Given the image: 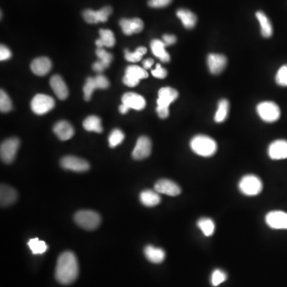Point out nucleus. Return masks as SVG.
I'll return each mask as SVG.
<instances>
[{"label": "nucleus", "instance_id": "obj_36", "mask_svg": "<svg viewBox=\"0 0 287 287\" xmlns=\"http://www.w3.org/2000/svg\"><path fill=\"white\" fill-rule=\"evenodd\" d=\"M228 278V276L222 270H214L210 276V282L213 286H218L222 282H224Z\"/></svg>", "mask_w": 287, "mask_h": 287}, {"label": "nucleus", "instance_id": "obj_14", "mask_svg": "<svg viewBox=\"0 0 287 287\" xmlns=\"http://www.w3.org/2000/svg\"><path fill=\"white\" fill-rule=\"evenodd\" d=\"M154 188L158 193L170 196H176L181 193V188L179 185L170 180H160L156 183Z\"/></svg>", "mask_w": 287, "mask_h": 287}, {"label": "nucleus", "instance_id": "obj_29", "mask_svg": "<svg viewBox=\"0 0 287 287\" xmlns=\"http://www.w3.org/2000/svg\"><path fill=\"white\" fill-rule=\"evenodd\" d=\"M230 103L226 99H221L218 103V108L214 115V122L216 123H222L225 122L228 116Z\"/></svg>", "mask_w": 287, "mask_h": 287}, {"label": "nucleus", "instance_id": "obj_5", "mask_svg": "<svg viewBox=\"0 0 287 287\" xmlns=\"http://www.w3.org/2000/svg\"><path fill=\"white\" fill-rule=\"evenodd\" d=\"M256 110L262 120L268 123L277 122L281 116L278 106L273 102H262L257 106Z\"/></svg>", "mask_w": 287, "mask_h": 287}, {"label": "nucleus", "instance_id": "obj_35", "mask_svg": "<svg viewBox=\"0 0 287 287\" xmlns=\"http://www.w3.org/2000/svg\"><path fill=\"white\" fill-rule=\"evenodd\" d=\"M12 102L10 96L5 91H0V110L2 112H10L12 110Z\"/></svg>", "mask_w": 287, "mask_h": 287}, {"label": "nucleus", "instance_id": "obj_38", "mask_svg": "<svg viewBox=\"0 0 287 287\" xmlns=\"http://www.w3.org/2000/svg\"><path fill=\"white\" fill-rule=\"evenodd\" d=\"M112 13V9L111 6H104L100 10H96V20L98 22H104L108 20V16Z\"/></svg>", "mask_w": 287, "mask_h": 287}, {"label": "nucleus", "instance_id": "obj_37", "mask_svg": "<svg viewBox=\"0 0 287 287\" xmlns=\"http://www.w3.org/2000/svg\"><path fill=\"white\" fill-rule=\"evenodd\" d=\"M276 81L280 86H287V65L280 67L276 74Z\"/></svg>", "mask_w": 287, "mask_h": 287}, {"label": "nucleus", "instance_id": "obj_26", "mask_svg": "<svg viewBox=\"0 0 287 287\" xmlns=\"http://www.w3.org/2000/svg\"><path fill=\"white\" fill-rule=\"evenodd\" d=\"M100 34V38L96 40V44L98 48H102L103 46L106 48H112L115 45L116 40H115L114 34L112 30L108 29H100L99 30Z\"/></svg>", "mask_w": 287, "mask_h": 287}, {"label": "nucleus", "instance_id": "obj_43", "mask_svg": "<svg viewBox=\"0 0 287 287\" xmlns=\"http://www.w3.org/2000/svg\"><path fill=\"white\" fill-rule=\"evenodd\" d=\"M12 58V52L6 48V46L1 45L0 46V60L6 61Z\"/></svg>", "mask_w": 287, "mask_h": 287}, {"label": "nucleus", "instance_id": "obj_4", "mask_svg": "<svg viewBox=\"0 0 287 287\" xmlns=\"http://www.w3.org/2000/svg\"><path fill=\"white\" fill-rule=\"evenodd\" d=\"M75 222L86 230H92L100 225V217L94 210H79L74 216Z\"/></svg>", "mask_w": 287, "mask_h": 287}, {"label": "nucleus", "instance_id": "obj_15", "mask_svg": "<svg viewBox=\"0 0 287 287\" xmlns=\"http://www.w3.org/2000/svg\"><path fill=\"white\" fill-rule=\"evenodd\" d=\"M179 96V92L172 87H163L158 92V106L170 108Z\"/></svg>", "mask_w": 287, "mask_h": 287}, {"label": "nucleus", "instance_id": "obj_19", "mask_svg": "<svg viewBox=\"0 0 287 287\" xmlns=\"http://www.w3.org/2000/svg\"><path fill=\"white\" fill-rule=\"evenodd\" d=\"M52 61L46 57H40L34 59L30 64V69L38 76H45L52 70Z\"/></svg>", "mask_w": 287, "mask_h": 287}, {"label": "nucleus", "instance_id": "obj_21", "mask_svg": "<svg viewBox=\"0 0 287 287\" xmlns=\"http://www.w3.org/2000/svg\"><path fill=\"white\" fill-rule=\"evenodd\" d=\"M54 132L61 140H70L74 134V130L66 120H60L54 127Z\"/></svg>", "mask_w": 287, "mask_h": 287}, {"label": "nucleus", "instance_id": "obj_12", "mask_svg": "<svg viewBox=\"0 0 287 287\" xmlns=\"http://www.w3.org/2000/svg\"><path fill=\"white\" fill-rule=\"evenodd\" d=\"M152 152V142L147 136H140L136 142V146L132 151V158L136 160L148 158Z\"/></svg>", "mask_w": 287, "mask_h": 287}, {"label": "nucleus", "instance_id": "obj_16", "mask_svg": "<svg viewBox=\"0 0 287 287\" xmlns=\"http://www.w3.org/2000/svg\"><path fill=\"white\" fill-rule=\"evenodd\" d=\"M268 156L272 160L287 159V140H276L268 148Z\"/></svg>", "mask_w": 287, "mask_h": 287}, {"label": "nucleus", "instance_id": "obj_13", "mask_svg": "<svg viewBox=\"0 0 287 287\" xmlns=\"http://www.w3.org/2000/svg\"><path fill=\"white\" fill-rule=\"evenodd\" d=\"M208 66L210 74L214 75L220 74L224 70L228 63L226 56L220 54H210L208 56Z\"/></svg>", "mask_w": 287, "mask_h": 287}, {"label": "nucleus", "instance_id": "obj_27", "mask_svg": "<svg viewBox=\"0 0 287 287\" xmlns=\"http://www.w3.org/2000/svg\"><path fill=\"white\" fill-rule=\"evenodd\" d=\"M256 16L260 22L262 36L264 38L272 37L273 34V26L266 14L261 10H258L256 12Z\"/></svg>", "mask_w": 287, "mask_h": 287}, {"label": "nucleus", "instance_id": "obj_3", "mask_svg": "<svg viewBox=\"0 0 287 287\" xmlns=\"http://www.w3.org/2000/svg\"><path fill=\"white\" fill-rule=\"evenodd\" d=\"M262 182L260 178L254 175L242 176L238 183L240 192L248 196H256L262 191Z\"/></svg>", "mask_w": 287, "mask_h": 287}, {"label": "nucleus", "instance_id": "obj_18", "mask_svg": "<svg viewBox=\"0 0 287 287\" xmlns=\"http://www.w3.org/2000/svg\"><path fill=\"white\" fill-rule=\"evenodd\" d=\"M120 26L122 32L126 36H131L132 34L140 33L144 29V22L140 18H134L132 20L122 18L120 20Z\"/></svg>", "mask_w": 287, "mask_h": 287}, {"label": "nucleus", "instance_id": "obj_17", "mask_svg": "<svg viewBox=\"0 0 287 287\" xmlns=\"http://www.w3.org/2000/svg\"><path fill=\"white\" fill-rule=\"evenodd\" d=\"M122 104L135 110H142L146 108V99L142 95L135 92H126L122 96Z\"/></svg>", "mask_w": 287, "mask_h": 287}, {"label": "nucleus", "instance_id": "obj_2", "mask_svg": "<svg viewBox=\"0 0 287 287\" xmlns=\"http://www.w3.org/2000/svg\"><path fill=\"white\" fill-rule=\"evenodd\" d=\"M194 154L202 158H210L216 152L218 146L214 139L206 135H196L190 142Z\"/></svg>", "mask_w": 287, "mask_h": 287}, {"label": "nucleus", "instance_id": "obj_22", "mask_svg": "<svg viewBox=\"0 0 287 287\" xmlns=\"http://www.w3.org/2000/svg\"><path fill=\"white\" fill-rule=\"evenodd\" d=\"M144 253L146 258L152 264H162L166 258V252L163 249L148 245L146 246Z\"/></svg>", "mask_w": 287, "mask_h": 287}, {"label": "nucleus", "instance_id": "obj_44", "mask_svg": "<svg viewBox=\"0 0 287 287\" xmlns=\"http://www.w3.org/2000/svg\"><path fill=\"white\" fill-rule=\"evenodd\" d=\"M108 66H107L104 62L100 61L96 62L92 65V69L96 73H102L104 70L107 69Z\"/></svg>", "mask_w": 287, "mask_h": 287}, {"label": "nucleus", "instance_id": "obj_7", "mask_svg": "<svg viewBox=\"0 0 287 287\" xmlns=\"http://www.w3.org/2000/svg\"><path fill=\"white\" fill-rule=\"evenodd\" d=\"M110 86V81L104 75L98 74L95 78H88L86 82L85 86L83 87L84 98L86 102L90 100L92 92L96 88L106 90Z\"/></svg>", "mask_w": 287, "mask_h": 287}, {"label": "nucleus", "instance_id": "obj_30", "mask_svg": "<svg viewBox=\"0 0 287 287\" xmlns=\"http://www.w3.org/2000/svg\"><path fill=\"white\" fill-rule=\"evenodd\" d=\"M83 127L88 132H95L100 134L102 132L103 128L102 126V120L98 116H92L88 118L83 122Z\"/></svg>", "mask_w": 287, "mask_h": 287}, {"label": "nucleus", "instance_id": "obj_10", "mask_svg": "<svg viewBox=\"0 0 287 287\" xmlns=\"http://www.w3.org/2000/svg\"><path fill=\"white\" fill-rule=\"evenodd\" d=\"M266 224L272 229H287V213L282 210H273L268 213L265 218Z\"/></svg>", "mask_w": 287, "mask_h": 287}, {"label": "nucleus", "instance_id": "obj_31", "mask_svg": "<svg viewBox=\"0 0 287 287\" xmlns=\"http://www.w3.org/2000/svg\"><path fill=\"white\" fill-rule=\"evenodd\" d=\"M197 226L200 229L201 232L206 237L212 236L214 234V229H216L214 221L212 218H208V217H202V218H200L197 222Z\"/></svg>", "mask_w": 287, "mask_h": 287}, {"label": "nucleus", "instance_id": "obj_6", "mask_svg": "<svg viewBox=\"0 0 287 287\" xmlns=\"http://www.w3.org/2000/svg\"><path fill=\"white\" fill-rule=\"evenodd\" d=\"M54 106H56V102L53 98L48 95L42 94L34 96L30 102L32 111L38 115L46 114L52 110Z\"/></svg>", "mask_w": 287, "mask_h": 287}, {"label": "nucleus", "instance_id": "obj_20", "mask_svg": "<svg viewBox=\"0 0 287 287\" xmlns=\"http://www.w3.org/2000/svg\"><path fill=\"white\" fill-rule=\"evenodd\" d=\"M50 85L60 100H65L69 96V90L62 78L59 75H54L50 80Z\"/></svg>", "mask_w": 287, "mask_h": 287}, {"label": "nucleus", "instance_id": "obj_23", "mask_svg": "<svg viewBox=\"0 0 287 287\" xmlns=\"http://www.w3.org/2000/svg\"><path fill=\"white\" fill-rule=\"evenodd\" d=\"M17 200V192L14 188L8 185L2 184L0 188V204L6 206L12 204Z\"/></svg>", "mask_w": 287, "mask_h": 287}, {"label": "nucleus", "instance_id": "obj_33", "mask_svg": "<svg viewBox=\"0 0 287 287\" xmlns=\"http://www.w3.org/2000/svg\"><path fill=\"white\" fill-rule=\"evenodd\" d=\"M146 53H147V49L144 46H140V48H136L134 52H130L128 50H126L124 57L126 60L130 62H138L142 60V57Z\"/></svg>", "mask_w": 287, "mask_h": 287}, {"label": "nucleus", "instance_id": "obj_9", "mask_svg": "<svg viewBox=\"0 0 287 287\" xmlns=\"http://www.w3.org/2000/svg\"><path fill=\"white\" fill-rule=\"evenodd\" d=\"M20 146V142L18 138H9L4 140L0 148V155L2 162L6 164L12 163L16 158Z\"/></svg>", "mask_w": 287, "mask_h": 287}, {"label": "nucleus", "instance_id": "obj_25", "mask_svg": "<svg viewBox=\"0 0 287 287\" xmlns=\"http://www.w3.org/2000/svg\"><path fill=\"white\" fill-rule=\"evenodd\" d=\"M176 16L181 20L186 29H192L196 25V16L191 10L188 9H179L176 12Z\"/></svg>", "mask_w": 287, "mask_h": 287}, {"label": "nucleus", "instance_id": "obj_39", "mask_svg": "<svg viewBox=\"0 0 287 287\" xmlns=\"http://www.w3.org/2000/svg\"><path fill=\"white\" fill-rule=\"evenodd\" d=\"M96 54L98 57L99 61L102 62L107 66H110L112 60V56L110 53H108L103 48H98Z\"/></svg>", "mask_w": 287, "mask_h": 287}, {"label": "nucleus", "instance_id": "obj_45", "mask_svg": "<svg viewBox=\"0 0 287 287\" xmlns=\"http://www.w3.org/2000/svg\"><path fill=\"white\" fill-rule=\"evenodd\" d=\"M162 41L164 42V44H166V46L173 45L176 42V37L172 34H164Z\"/></svg>", "mask_w": 287, "mask_h": 287}, {"label": "nucleus", "instance_id": "obj_24", "mask_svg": "<svg viewBox=\"0 0 287 287\" xmlns=\"http://www.w3.org/2000/svg\"><path fill=\"white\" fill-rule=\"evenodd\" d=\"M152 52L156 57H158L163 62H168L170 61V56L166 52V44L162 40H154L151 42Z\"/></svg>", "mask_w": 287, "mask_h": 287}, {"label": "nucleus", "instance_id": "obj_41", "mask_svg": "<svg viewBox=\"0 0 287 287\" xmlns=\"http://www.w3.org/2000/svg\"><path fill=\"white\" fill-rule=\"evenodd\" d=\"M152 74L154 77L156 78L163 79L166 78L167 77L168 72L164 68L158 64L156 66L155 69L152 70Z\"/></svg>", "mask_w": 287, "mask_h": 287}, {"label": "nucleus", "instance_id": "obj_40", "mask_svg": "<svg viewBox=\"0 0 287 287\" xmlns=\"http://www.w3.org/2000/svg\"><path fill=\"white\" fill-rule=\"evenodd\" d=\"M83 18L86 20V22L90 24H98V20H96V12L91 9H87V10L83 12Z\"/></svg>", "mask_w": 287, "mask_h": 287}, {"label": "nucleus", "instance_id": "obj_8", "mask_svg": "<svg viewBox=\"0 0 287 287\" xmlns=\"http://www.w3.org/2000/svg\"><path fill=\"white\" fill-rule=\"evenodd\" d=\"M148 74L146 69L136 65L127 67L126 74L123 78V82L128 87H135L139 84L140 80L147 78Z\"/></svg>", "mask_w": 287, "mask_h": 287}, {"label": "nucleus", "instance_id": "obj_42", "mask_svg": "<svg viewBox=\"0 0 287 287\" xmlns=\"http://www.w3.org/2000/svg\"><path fill=\"white\" fill-rule=\"evenodd\" d=\"M172 0H150L148 4L150 8H162L168 6Z\"/></svg>", "mask_w": 287, "mask_h": 287}, {"label": "nucleus", "instance_id": "obj_32", "mask_svg": "<svg viewBox=\"0 0 287 287\" xmlns=\"http://www.w3.org/2000/svg\"><path fill=\"white\" fill-rule=\"evenodd\" d=\"M28 246L34 254H42L48 250V245L44 241H41L38 238H32L28 242Z\"/></svg>", "mask_w": 287, "mask_h": 287}, {"label": "nucleus", "instance_id": "obj_1", "mask_svg": "<svg viewBox=\"0 0 287 287\" xmlns=\"http://www.w3.org/2000/svg\"><path fill=\"white\" fill-rule=\"evenodd\" d=\"M78 262L74 253L66 252L59 256L56 269V278L59 284H73L78 276Z\"/></svg>", "mask_w": 287, "mask_h": 287}, {"label": "nucleus", "instance_id": "obj_48", "mask_svg": "<svg viewBox=\"0 0 287 287\" xmlns=\"http://www.w3.org/2000/svg\"><path fill=\"white\" fill-rule=\"evenodd\" d=\"M130 110V108L124 104H122V106H120V107H119V111H120V114H126Z\"/></svg>", "mask_w": 287, "mask_h": 287}, {"label": "nucleus", "instance_id": "obj_46", "mask_svg": "<svg viewBox=\"0 0 287 287\" xmlns=\"http://www.w3.org/2000/svg\"><path fill=\"white\" fill-rule=\"evenodd\" d=\"M156 112L158 116L162 119H166L170 115V110L168 108H164V107H158L156 108Z\"/></svg>", "mask_w": 287, "mask_h": 287}, {"label": "nucleus", "instance_id": "obj_11", "mask_svg": "<svg viewBox=\"0 0 287 287\" xmlns=\"http://www.w3.org/2000/svg\"><path fill=\"white\" fill-rule=\"evenodd\" d=\"M62 167L65 170H70V171L86 172L90 168V164L88 162L82 158L73 156H68L63 158L61 160Z\"/></svg>", "mask_w": 287, "mask_h": 287}, {"label": "nucleus", "instance_id": "obj_47", "mask_svg": "<svg viewBox=\"0 0 287 287\" xmlns=\"http://www.w3.org/2000/svg\"><path fill=\"white\" fill-rule=\"evenodd\" d=\"M154 59L148 58L143 62L144 69L148 70L154 65Z\"/></svg>", "mask_w": 287, "mask_h": 287}, {"label": "nucleus", "instance_id": "obj_28", "mask_svg": "<svg viewBox=\"0 0 287 287\" xmlns=\"http://www.w3.org/2000/svg\"><path fill=\"white\" fill-rule=\"evenodd\" d=\"M140 201L144 206H155L160 202V196L158 192L144 190L140 194Z\"/></svg>", "mask_w": 287, "mask_h": 287}, {"label": "nucleus", "instance_id": "obj_34", "mask_svg": "<svg viewBox=\"0 0 287 287\" xmlns=\"http://www.w3.org/2000/svg\"><path fill=\"white\" fill-rule=\"evenodd\" d=\"M124 139V132H122V130H112L110 138H108V144L111 148H114L116 146H119Z\"/></svg>", "mask_w": 287, "mask_h": 287}]
</instances>
